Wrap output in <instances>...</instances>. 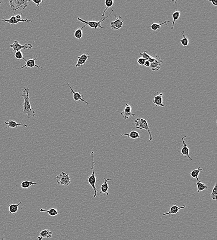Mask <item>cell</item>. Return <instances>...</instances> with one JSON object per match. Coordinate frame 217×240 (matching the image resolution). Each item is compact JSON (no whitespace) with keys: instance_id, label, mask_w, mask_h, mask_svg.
Listing matches in <instances>:
<instances>
[{"instance_id":"1","label":"cell","mask_w":217,"mask_h":240,"mask_svg":"<svg viewBox=\"0 0 217 240\" xmlns=\"http://www.w3.org/2000/svg\"><path fill=\"white\" fill-rule=\"evenodd\" d=\"M29 89L27 87H25L22 91V96L24 99V103L22 104L23 106V114L27 115L28 118L31 117H35V112L31 107L30 103V98L29 97Z\"/></svg>"},{"instance_id":"2","label":"cell","mask_w":217,"mask_h":240,"mask_svg":"<svg viewBox=\"0 0 217 240\" xmlns=\"http://www.w3.org/2000/svg\"><path fill=\"white\" fill-rule=\"evenodd\" d=\"M113 12V10H112V11L110 12L109 15H107V17H105L104 19L100 20L99 21H94V20H92V21H86V20H82V19H81V18L79 17H77V19H78L79 21H81V22H82L83 24H85V26H82V27H81V29H82L83 28H85L86 26H89V27H91V28H93V29H97V28H101V29H105V28L102 27L101 25V23H102L103 21H104L106 19H107L108 17H109Z\"/></svg>"},{"instance_id":"3","label":"cell","mask_w":217,"mask_h":240,"mask_svg":"<svg viewBox=\"0 0 217 240\" xmlns=\"http://www.w3.org/2000/svg\"><path fill=\"white\" fill-rule=\"evenodd\" d=\"M91 155H92V159L91 168L92 171V175H91L90 177H88V181L89 184L91 186L92 188L94 191V197L95 198V197L96 196V195H97V192H100V193H101V192L97 190L96 188V186H95V183H96L97 181H96V177L95 176V173H94V166L95 165V164L94 163L93 151H92L91 153Z\"/></svg>"},{"instance_id":"4","label":"cell","mask_w":217,"mask_h":240,"mask_svg":"<svg viewBox=\"0 0 217 240\" xmlns=\"http://www.w3.org/2000/svg\"><path fill=\"white\" fill-rule=\"evenodd\" d=\"M135 125L136 128L139 129H145L147 132H148L150 136L148 142H150L152 141L153 139L152 136L151 134V131H150V128H149V124L148 122L147 121L146 119H143V118H137L135 120Z\"/></svg>"},{"instance_id":"5","label":"cell","mask_w":217,"mask_h":240,"mask_svg":"<svg viewBox=\"0 0 217 240\" xmlns=\"http://www.w3.org/2000/svg\"><path fill=\"white\" fill-rule=\"evenodd\" d=\"M30 2L29 0H14L9 2V5L11 8L16 12L20 8L25 9Z\"/></svg>"},{"instance_id":"6","label":"cell","mask_w":217,"mask_h":240,"mask_svg":"<svg viewBox=\"0 0 217 240\" xmlns=\"http://www.w3.org/2000/svg\"><path fill=\"white\" fill-rule=\"evenodd\" d=\"M56 180L58 184L61 186H68L71 184V178L69 177V174L62 171L59 176L56 177Z\"/></svg>"},{"instance_id":"7","label":"cell","mask_w":217,"mask_h":240,"mask_svg":"<svg viewBox=\"0 0 217 240\" xmlns=\"http://www.w3.org/2000/svg\"><path fill=\"white\" fill-rule=\"evenodd\" d=\"M10 47L13 49L14 53L21 50H29L33 48V46L31 44H25L24 45H21L17 40H14V43L10 45Z\"/></svg>"},{"instance_id":"8","label":"cell","mask_w":217,"mask_h":240,"mask_svg":"<svg viewBox=\"0 0 217 240\" xmlns=\"http://www.w3.org/2000/svg\"><path fill=\"white\" fill-rule=\"evenodd\" d=\"M67 84L68 85L69 87V88H70V90H71V91H72V94H73V98L74 100L75 101L83 102L85 103L87 105H88V103L83 98V95H82L81 93L79 91L74 90L70 86L69 84L67 83Z\"/></svg>"},{"instance_id":"9","label":"cell","mask_w":217,"mask_h":240,"mask_svg":"<svg viewBox=\"0 0 217 240\" xmlns=\"http://www.w3.org/2000/svg\"><path fill=\"white\" fill-rule=\"evenodd\" d=\"M155 57V60L152 63H151V65L149 68L151 69L153 71H158L160 69V66L163 63V61L160 57L159 56L154 54Z\"/></svg>"},{"instance_id":"10","label":"cell","mask_w":217,"mask_h":240,"mask_svg":"<svg viewBox=\"0 0 217 240\" xmlns=\"http://www.w3.org/2000/svg\"><path fill=\"white\" fill-rule=\"evenodd\" d=\"M16 12H14V14L9 18V19H5L4 18H2L1 21H4L5 22L8 23V24H11V25H16V24H18V23H21V22H32V20H27V19H25V20H18L15 18V13Z\"/></svg>"},{"instance_id":"11","label":"cell","mask_w":217,"mask_h":240,"mask_svg":"<svg viewBox=\"0 0 217 240\" xmlns=\"http://www.w3.org/2000/svg\"><path fill=\"white\" fill-rule=\"evenodd\" d=\"M114 21H112L110 23L111 27L113 30H118L121 29L123 26V22L124 20L121 16H119L118 18H115Z\"/></svg>"},{"instance_id":"12","label":"cell","mask_w":217,"mask_h":240,"mask_svg":"<svg viewBox=\"0 0 217 240\" xmlns=\"http://www.w3.org/2000/svg\"><path fill=\"white\" fill-rule=\"evenodd\" d=\"M132 107L127 103H126L125 108L121 112L120 115L125 119H128L130 117H134L135 114L134 113H132Z\"/></svg>"},{"instance_id":"13","label":"cell","mask_w":217,"mask_h":240,"mask_svg":"<svg viewBox=\"0 0 217 240\" xmlns=\"http://www.w3.org/2000/svg\"><path fill=\"white\" fill-rule=\"evenodd\" d=\"M37 56H38V55H36V57H35V58L30 59L27 60L25 65H24V66L18 68V69H23L25 68H34V67H36V68L39 69H42L43 68H42V66H39L37 65L36 63H35L36 60H37Z\"/></svg>"},{"instance_id":"14","label":"cell","mask_w":217,"mask_h":240,"mask_svg":"<svg viewBox=\"0 0 217 240\" xmlns=\"http://www.w3.org/2000/svg\"><path fill=\"white\" fill-rule=\"evenodd\" d=\"M186 138V136H184L182 138V142H183V147L182 149H181V151H180V152H181V157H183V156H187V157H188V158L190 159V160H192L193 159L191 157H190V149L187 147V144L186 143L185 141V138Z\"/></svg>"},{"instance_id":"15","label":"cell","mask_w":217,"mask_h":240,"mask_svg":"<svg viewBox=\"0 0 217 240\" xmlns=\"http://www.w3.org/2000/svg\"><path fill=\"white\" fill-rule=\"evenodd\" d=\"M163 93H161L159 95L155 96L153 100V103L156 105V107H164V105L163 103Z\"/></svg>"},{"instance_id":"16","label":"cell","mask_w":217,"mask_h":240,"mask_svg":"<svg viewBox=\"0 0 217 240\" xmlns=\"http://www.w3.org/2000/svg\"><path fill=\"white\" fill-rule=\"evenodd\" d=\"M4 123L6 125V128H16L19 126H23L27 128V125L26 124L17 123L14 121L11 120H7L4 121Z\"/></svg>"},{"instance_id":"17","label":"cell","mask_w":217,"mask_h":240,"mask_svg":"<svg viewBox=\"0 0 217 240\" xmlns=\"http://www.w3.org/2000/svg\"><path fill=\"white\" fill-rule=\"evenodd\" d=\"M186 208V205H183L182 206H177L176 205H173L170 208V211L169 212H166V213H164L162 214V216L168 215H174L176 214L180 210L182 209L185 208Z\"/></svg>"},{"instance_id":"18","label":"cell","mask_w":217,"mask_h":240,"mask_svg":"<svg viewBox=\"0 0 217 240\" xmlns=\"http://www.w3.org/2000/svg\"><path fill=\"white\" fill-rule=\"evenodd\" d=\"M90 57L89 55H87L86 54H83L81 55L80 56L78 57V62L75 65V67L78 68L81 66L83 65L88 60Z\"/></svg>"},{"instance_id":"19","label":"cell","mask_w":217,"mask_h":240,"mask_svg":"<svg viewBox=\"0 0 217 240\" xmlns=\"http://www.w3.org/2000/svg\"><path fill=\"white\" fill-rule=\"evenodd\" d=\"M53 232L48 229L42 230L40 233V235L37 238L38 240H42L43 238H51L52 237Z\"/></svg>"},{"instance_id":"20","label":"cell","mask_w":217,"mask_h":240,"mask_svg":"<svg viewBox=\"0 0 217 240\" xmlns=\"http://www.w3.org/2000/svg\"><path fill=\"white\" fill-rule=\"evenodd\" d=\"M104 183L101 185V192L102 194L104 195H108V190L109 189V186H108L107 182L109 181H111V179H107L106 178H104Z\"/></svg>"},{"instance_id":"21","label":"cell","mask_w":217,"mask_h":240,"mask_svg":"<svg viewBox=\"0 0 217 240\" xmlns=\"http://www.w3.org/2000/svg\"><path fill=\"white\" fill-rule=\"evenodd\" d=\"M121 136H127L128 138L132 139H141V135H140L139 133L136 131H132L129 134H121Z\"/></svg>"},{"instance_id":"22","label":"cell","mask_w":217,"mask_h":240,"mask_svg":"<svg viewBox=\"0 0 217 240\" xmlns=\"http://www.w3.org/2000/svg\"><path fill=\"white\" fill-rule=\"evenodd\" d=\"M21 204V202H20V203L18 204H13L8 205V209H9L10 213L15 214L17 211H18V209H19V205H20Z\"/></svg>"},{"instance_id":"23","label":"cell","mask_w":217,"mask_h":240,"mask_svg":"<svg viewBox=\"0 0 217 240\" xmlns=\"http://www.w3.org/2000/svg\"><path fill=\"white\" fill-rule=\"evenodd\" d=\"M40 211L41 212H47V213H48L49 215L52 217L56 216L58 215L59 214V212L58 210L56 209L55 208H51L50 210H44L43 209H40Z\"/></svg>"},{"instance_id":"24","label":"cell","mask_w":217,"mask_h":240,"mask_svg":"<svg viewBox=\"0 0 217 240\" xmlns=\"http://www.w3.org/2000/svg\"><path fill=\"white\" fill-rule=\"evenodd\" d=\"M167 22H170V23H172L171 21H169V20H166L164 22L161 23V24H158V23H153L151 26H150V27H151V29H152L153 31H158L159 29L161 28L162 25H165V24L166 26H168L167 24H166Z\"/></svg>"},{"instance_id":"25","label":"cell","mask_w":217,"mask_h":240,"mask_svg":"<svg viewBox=\"0 0 217 240\" xmlns=\"http://www.w3.org/2000/svg\"><path fill=\"white\" fill-rule=\"evenodd\" d=\"M203 170V169L200 168V167H199L197 169H195L193 170L190 173V175L191 177L193 178H195L196 179L197 181H199L198 176L200 173V172Z\"/></svg>"},{"instance_id":"26","label":"cell","mask_w":217,"mask_h":240,"mask_svg":"<svg viewBox=\"0 0 217 240\" xmlns=\"http://www.w3.org/2000/svg\"><path fill=\"white\" fill-rule=\"evenodd\" d=\"M180 12L178 11V10L177 7V10L172 15V17L173 19V20L172 23V26L171 28V30H173L174 29V23H175V21L177 20H178L180 16Z\"/></svg>"},{"instance_id":"27","label":"cell","mask_w":217,"mask_h":240,"mask_svg":"<svg viewBox=\"0 0 217 240\" xmlns=\"http://www.w3.org/2000/svg\"><path fill=\"white\" fill-rule=\"evenodd\" d=\"M197 192H199L205 190L207 189V186L203 183H201L199 180L197 181Z\"/></svg>"},{"instance_id":"28","label":"cell","mask_w":217,"mask_h":240,"mask_svg":"<svg viewBox=\"0 0 217 240\" xmlns=\"http://www.w3.org/2000/svg\"><path fill=\"white\" fill-rule=\"evenodd\" d=\"M36 184H37V183H34V182L25 181L21 183V186L22 189H28V188H29L31 186Z\"/></svg>"},{"instance_id":"29","label":"cell","mask_w":217,"mask_h":240,"mask_svg":"<svg viewBox=\"0 0 217 240\" xmlns=\"http://www.w3.org/2000/svg\"><path fill=\"white\" fill-rule=\"evenodd\" d=\"M114 3V1L113 0H106L105 1V4L106 6V8L103 11V14H102V17H103L104 16L105 13L106 12L108 8H111V7L113 6Z\"/></svg>"},{"instance_id":"30","label":"cell","mask_w":217,"mask_h":240,"mask_svg":"<svg viewBox=\"0 0 217 240\" xmlns=\"http://www.w3.org/2000/svg\"><path fill=\"white\" fill-rule=\"evenodd\" d=\"M210 196L213 201H215V200L217 199V184L216 182L215 183V185H214V186H213L212 192L211 194H210Z\"/></svg>"},{"instance_id":"31","label":"cell","mask_w":217,"mask_h":240,"mask_svg":"<svg viewBox=\"0 0 217 240\" xmlns=\"http://www.w3.org/2000/svg\"><path fill=\"white\" fill-rule=\"evenodd\" d=\"M182 34H183V38L180 40V43L184 47H187L188 46L189 44V40L187 37L185 35L184 32H182Z\"/></svg>"},{"instance_id":"32","label":"cell","mask_w":217,"mask_h":240,"mask_svg":"<svg viewBox=\"0 0 217 240\" xmlns=\"http://www.w3.org/2000/svg\"><path fill=\"white\" fill-rule=\"evenodd\" d=\"M82 35H83V33H82V29L81 28H78V29L75 30L74 32V36L76 38L79 39L81 38H82Z\"/></svg>"},{"instance_id":"33","label":"cell","mask_w":217,"mask_h":240,"mask_svg":"<svg viewBox=\"0 0 217 240\" xmlns=\"http://www.w3.org/2000/svg\"><path fill=\"white\" fill-rule=\"evenodd\" d=\"M14 57L17 59L19 60L23 59L25 62L27 61V60L23 57V54H22V52L21 51H18L14 53Z\"/></svg>"},{"instance_id":"34","label":"cell","mask_w":217,"mask_h":240,"mask_svg":"<svg viewBox=\"0 0 217 240\" xmlns=\"http://www.w3.org/2000/svg\"><path fill=\"white\" fill-rule=\"evenodd\" d=\"M140 54L141 57H141L145 59L146 61H148V59L150 58V57H151L150 55H149V54H147V53L146 52V51H145L143 52L142 53H140Z\"/></svg>"},{"instance_id":"35","label":"cell","mask_w":217,"mask_h":240,"mask_svg":"<svg viewBox=\"0 0 217 240\" xmlns=\"http://www.w3.org/2000/svg\"><path fill=\"white\" fill-rule=\"evenodd\" d=\"M146 60L142 57H140L137 60L138 64L140 65L144 66Z\"/></svg>"},{"instance_id":"36","label":"cell","mask_w":217,"mask_h":240,"mask_svg":"<svg viewBox=\"0 0 217 240\" xmlns=\"http://www.w3.org/2000/svg\"><path fill=\"white\" fill-rule=\"evenodd\" d=\"M32 2H33L35 4H36L37 7L38 8L40 7V4L43 2V1H42V0H32Z\"/></svg>"},{"instance_id":"37","label":"cell","mask_w":217,"mask_h":240,"mask_svg":"<svg viewBox=\"0 0 217 240\" xmlns=\"http://www.w3.org/2000/svg\"><path fill=\"white\" fill-rule=\"evenodd\" d=\"M155 60V55H154L153 56H151L150 57V58L148 59V61L150 62V63H152L153 62H154V61Z\"/></svg>"},{"instance_id":"38","label":"cell","mask_w":217,"mask_h":240,"mask_svg":"<svg viewBox=\"0 0 217 240\" xmlns=\"http://www.w3.org/2000/svg\"><path fill=\"white\" fill-rule=\"evenodd\" d=\"M150 65H151V63L149 62L148 61H146L145 62V64L144 65L146 66V67H147V68H149L150 66Z\"/></svg>"},{"instance_id":"39","label":"cell","mask_w":217,"mask_h":240,"mask_svg":"<svg viewBox=\"0 0 217 240\" xmlns=\"http://www.w3.org/2000/svg\"><path fill=\"white\" fill-rule=\"evenodd\" d=\"M209 1L211 2L213 6H217V0H212V1Z\"/></svg>"},{"instance_id":"40","label":"cell","mask_w":217,"mask_h":240,"mask_svg":"<svg viewBox=\"0 0 217 240\" xmlns=\"http://www.w3.org/2000/svg\"><path fill=\"white\" fill-rule=\"evenodd\" d=\"M15 18L16 19H17V20H22V18H21V16L20 14H17L15 16Z\"/></svg>"},{"instance_id":"41","label":"cell","mask_w":217,"mask_h":240,"mask_svg":"<svg viewBox=\"0 0 217 240\" xmlns=\"http://www.w3.org/2000/svg\"><path fill=\"white\" fill-rule=\"evenodd\" d=\"M1 3H2V2H0V5H1Z\"/></svg>"},{"instance_id":"42","label":"cell","mask_w":217,"mask_h":240,"mask_svg":"<svg viewBox=\"0 0 217 240\" xmlns=\"http://www.w3.org/2000/svg\"><path fill=\"white\" fill-rule=\"evenodd\" d=\"M2 240H4V239H3V238H2Z\"/></svg>"}]
</instances>
